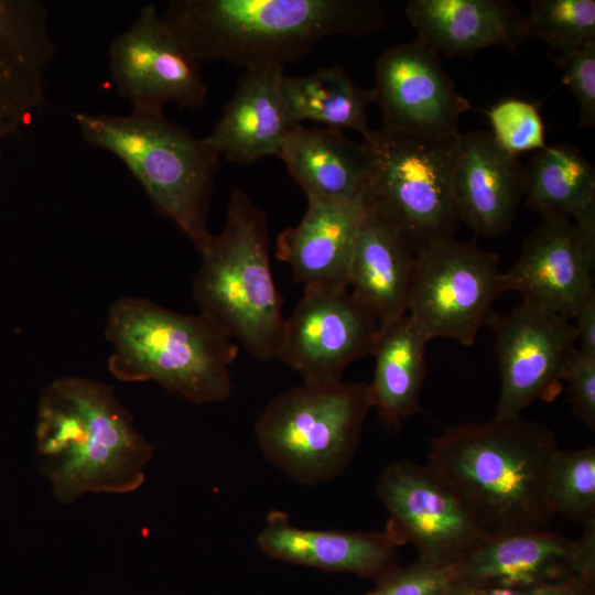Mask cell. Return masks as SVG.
Instances as JSON below:
<instances>
[{
  "label": "cell",
  "mask_w": 595,
  "mask_h": 595,
  "mask_svg": "<svg viewBox=\"0 0 595 595\" xmlns=\"http://www.w3.org/2000/svg\"><path fill=\"white\" fill-rule=\"evenodd\" d=\"M283 95L292 125L314 121L325 128L354 130L366 139L371 89L359 86L340 66L318 68L304 76H284Z\"/></svg>",
  "instance_id": "obj_27"
},
{
  "label": "cell",
  "mask_w": 595,
  "mask_h": 595,
  "mask_svg": "<svg viewBox=\"0 0 595 595\" xmlns=\"http://www.w3.org/2000/svg\"><path fill=\"white\" fill-rule=\"evenodd\" d=\"M454 186L459 220L477 235L499 237L512 227L523 197L524 167L489 132H459Z\"/></svg>",
  "instance_id": "obj_20"
},
{
  "label": "cell",
  "mask_w": 595,
  "mask_h": 595,
  "mask_svg": "<svg viewBox=\"0 0 595 595\" xmlns=\"http://www.w3.org/2000/svg\"><path fill=\"white\" fill-rule=\"evenodd\" d=\"M416 37L440 56H473L499 46L513 52L529 37L526 18L507 0H410Z\"/></svg>",
  "instance_id": "obj_22"
},
{
  "label": "cell",
  "mask_w": 595,
  "mask_h": 595,
  "mask_svg": "<svg viewBox=\"0 0 595 595\" xmlns=\"http://www.w3.org/2000/svg\"><path fill=\"white\" fill-rule=\"evenodd\" d=\"M455 584V563L433 564L418 559L376 581V586L365 595H445Z\"/></svg>",
  "instance_id": "obj_31"
},
{
  "label": "cell",
  "mask_w": 595,
  "mask_h": 595,
  "mask_svg": "<svg viewBox=\"0 0 595 595\" xmlns=\"http://www.w3.org/2000/svg\"><path fill=\"white\" fill-rule=\"evenodd\" d=\"M306 199L299 224L279 234L275 256L290 267L293 280L304 290L348 289L353 253L365 216L363 196Z\"/></svg>",
  "instance_id": "obj_18"
},
{
  "label": "cell",
  "mask_w": 595,
  "mask_h": 595,
  "mask_svg": "<svg viewBox=\"0 0 595 595\" xmlns=\"http://www.w3.org/2000/svg\"><path fill=\"white\" fill-rule=\"evenodd\" d=\"M548 497L555 512L583 524L595 520V447L558 448L548 473Z\"/></svg>",
  "instance_id": "obj_28"
},
{
  "label": "cell",
  "mask_w": 595,
  "mask_h": 595,
  "mask_svg": "<svg viewBox=\"0 0 595 595\" xmlns=\"http://www.w3.org/2000/svg\"><path fill=\"white\" fill-rule=\"evenodd\" d=\"M256 544L273 560L376 582L400 566L397 548L403 543L388 526L383 531L317 530L294 526L284 512L271 511Z\"/></svg>",
  "instance_id": "obj_17"
},
{
  "label": "cell",
  "mask_w": 595,
  "mask_h": 595,
  "mask_svg": "<svg viewBox=\"0 0 595 595\" xmlns=\"http://www.w3.org/2000/svg\"><path fill=\"white\" fill-rule=\"evenodd\" d=\"M456 584L524 587L573 577L595 581V520L577 540L547 529L485 538L455 563Z\"/></svg>",
  "instance_id": "obj_16"
},
{
  "label": "cell",
  "mask_w": 595,
  "mask_h": 595,
  "mask_svg": "<svg viewBox=\"0 0 595 595\" xmlns=\"http://www.w3.org/2000/svg\"><path fill=\"white\" fill-rule=\"evenodd\" d=\"M75 121L84 140L116 155L158 213L174 223L201 252L212 237L207 212L220 158L204 139L163 113L78 112Z\"/></svg>",
  "instance_id": "obj_6"
},
{
  "label": "cell",
  "mask_w": 595,
  "mask_h": 595,
  "mask_svg": "<svg viewBox=\"0 0 595 595\" xmlns=\"http://www.w3.org/2000/svg\"><path fill=\"white\" fill-rule=\"evenodd\" d=\"M152 455L153 446L110 386L61 377L42 388L35 458L61 502L71 504L87 493L138 489Z\"/></svg>",
  "instance_id": "obj_2"
},
{
  "label": "cell",
  "mask_w": 595,
  "mask_h": 595,
  "mask_svg": "<svg viewBox=\"0 0 595 595\" xmlns=\"http://www.w3.org/2000/svg\"><path fill=\"white\" fill-rule=\"evenodd\" d=\"M428 338L405 314L381 326L372 353L374 377L368 383L371 408L387 425L421 412L420 396L426 374Z\"/></svg>",
  "instance_id": "obj_25"
},
{
  "label": "cell",
  "mask_w": 595,
  "mask_h": 595,
  "mask_svg": "<svg viewBox=\"0 0 595 595\" xmlns=\"http://www.w3.org/2000/svg\"><path fill=\"white\" fill-rule=\"evenodd\" d=\"M524 18L529 36L541 39L555 53L595 41L594 0H531Z\"/></svg>",
  "instance_id": "obj_29"
},
{
  "label": "cell",
  "mask_w": 595,
  "mask_h": 595,
  "mask_svg": "<svg viewBox=\"0 0 595 595\" xmlns=\"http://www.w3.org/2000/svg\"><path fill=\"white\" fill-rule=\"evenodd\" d=\"M555 63L562 71V83L577 101L580 126L595 127V41L562 53H556Z\"/></svg>",
  "instance_id": "obj_32"
},
{
  "label": "cell",
  "mask_w": 595,
  "mask_h": 595,
  "mask_svg": "<svg viewBox=\"0 0 595 595\" xmlns=\"http://www.w3.org/2000/svg\"><path fill=\"white\" fill-rule=\"evenodd\" d=\"M105 334L112 346L108 369L121 381H154L198 404L231 394L238 344L199 313L125 296L110 306Z\"/></svg>",
  "instance_id": "obj_4"
},
{
  "label": "cell",
  "mask_w": 595,
  "mask_h": 595,
  "mask_svg": "<svg viewBox=\"0 0 595 595\" xmlns=\"http://www.w3.org/2000/svg\"><path fill=\"white\" fill-rule=\"evenodd\" d=\"M554 433L526 419L446 429L431 441L429 464L461 496L486 538L547 529L554 511L548 473Z\"/></svg>",
  "instance_id": "obj_1"
},
{
  "label": "cell",
  "mask_w": 595,
  "mask_h": 595,
  "mask_svg": "<svg viewBox=\"0 0 595 595\" xmlns=\"http://www.w3.org/2000/svg\"><path fill=\"white\" fill-rule=\"evenodd\" d=\"M573 318L578 351L595 358V296L587 300Z\"/></svg>",
  "instance_id": "obj_35"
},
{
  "label": "cell",
  "mask_w": 595,
  "mask_h": 595,
  "mask_svg": "<svg viewBox=\"0 0 595 595\" xmlns=\"http://www.w3.org/2000/svg\"><path fill=\"white\" fill-rule=\"evenodd\" d=\"M283 66L261 64L245 68L229 102L205 143L219 156L249 164L278 155L294 127L284 101Z\"/></svg>",
  "instance_id": "obj_21"
},
{
  "label": "cell",
  "mask_w": 595,
  "mask_h": 595,
  "mask_svg": "<svg viewBox=\"0 0 595 595\" xmlns=\"http://www.w3.org/2000/svg\"><path fill=\"white\" fill-rule=\"evenodd\" d=\"M445 595H595V581L573 577L556 583L524 587H473L455 584Z\"/></svg>",
  "instance_id": "obj_34"
},
{
  "label": "cell",
  "mask_w": 595,
  "mask_h": 595,
  "mask_svg": "<svg viewBox=\"0 0 595 595\" xmlns=\"http://www.w3.org/2000/svg\"><path fill=\"white\" fill-rule=\"evenodd\" d=\"M595 223L541 216L515 264L504 272L505 291L572 320L595 296Z\"/></svg>",
  "instance_id": "obj_15"
},
{
  "label": "cell",
  "mask_w": 595,
  "mask_h": 595,
  "mask_svg": "<svg viewBox=\"0 0 595 595\" xmlns=\"http://www.w3.org/2000/svg\"><path fill=\"white\" fill-rule=\"evenodd\" d=\"M109 69L132 112L161 115L166 104L195 109L206 100L199 63L154 4L143 7L130 26L112 40Z\"/></svg>",
  "instance_id": "obj_11"
},
{
  "label": "cell",
  "mask_w": 595,
  "mask_h": 595,
  "mask_svg": "<svg viewBox=\"0 0 595 595\" xmlns=\"http://www.w3.org/2000/svg\"><path fill=\"white\" fill-rule=\"evenodd\" d=\"M372 102L382 111L383 129L435 138L459 133L467 98L454 86L440 55L418 39L387 48L376 65Z\"/></svg>",
  "instance_id": "obj_14"
},
{
  "label": "cell",
  "mask_w": 595,
  "mask_h": 595,
  "mask_svg": "<svg viewBox=\"0 0 595 595\" xmlns=\"http://www.w3.org/2000/svg\"><path fill=\"white\" fill-rule=\"evenodd\" d=\"M370 409L368 383L303 381L266 404L253 432L270 464L295 483L315 486L349 466Z\"/></svg>",
  "instance_id": "obj_7"
},
{
  "label": "cell",
  "mask_w": 595,
  "mask_h": 595,
  "mask_svg": "<svg viewBox=\"0 0 595 595\" xmlns=\"http://www.w3.org/2000/svg\"><path fill=\"white\" fill-rule=\"evenodd\" d=\"M306 198L356 199L363 196L370 160L366 144L343 131L295 125L278 155Z\"/></svg>",
  "instance_id": "obj_23"
},
{
  "label": "cell",
  "mask_w": 595,
  "mask_h": 595,
  "mask_svg": "<svg viewBox=\"0 0 595 595\" xmlns=\"http://www.w3.org/2000/svg\"><path fill=\"white\" fill-rule=\"evenodd\" d=\"M198 62L284 65L321 39L386 28L374 0H174L161 14Z\"/></svg>",
  "instance_id": "obj_3"
},
{
  "label": "cell",
  "mask_w": 595,
  "mask_h": 595,
  "mask_svg": "<svg viewBox=\"0 0 595 595\" xmlns=\"http://www.w3.org/2000/svg\"><path fill=\"white\" fill-rule=\"evenodd\" d=\"M488 325L500 371L494 418H519L534 401L556 398L566 363L577 348L571 320L522 300L510 313L495 314Z\"/></svg>",
  "instance_id": "obj_12"
},
{
  "label": "cell",
  "mask_w": 595,
  "mask_h": 595,
  "mask_svg": "<svg viewBox=\"0 0 595 595\" xmlns=\"http://www.w3.org/2000/svg\"><path fill=\"white\" fill-rule=\"evenodd\" d=\"M491 136L506 152L518 156L522 152L548 147L545 127L539 105L520 98H506L487 111Z\"/></svg>",
  "instance_id": "obj_30"
},
{
  "label": "cell",
  "mask_w": 595,
  "mask_h": 595,
  "mask_svg": "<svg viewBox=\"0 0 595 595\" xmlns=\"http://www.w3.org/2000/svg\"><path fill=\"white\" fill-rule=\"evenodd\" d=\"M381 326L348 289L304 290L285 324L277 358L304 382H335L372 356Z\"/></svg>",
  "instance_id": "obj_13"
},
{
  "label": "cell",
  "mask_w": 595,
  "mask_h": 595,
  "mask_svg": "<svg viewBox=\"0 0 595 595\" xmlns=\"http://www.w3.org/2000/svg\"><path fill=\"white\" fill-rule=\"evenodd\" d=\"M456 137L381 128L364 139L370 160L365 208L415 252L453 238L461 223L454 186Z\"/></svg>",
  "instance_id": "obj_8"
},
{
  "label": "cell",
  "mask_w": 595,
  "mask_h": 595,
  "mask_svg": "<svg viewBox=\"0 0 595 595\" xmlns=\"http://www.w3.org/2000/svg\"><path fill=\"white\" fill-rule=\"evenodd\" d=\"M54 55L48 11L39 0H0V152L44 101Z\"/></svg>",
  "instance_id": "obj_19"
},
{
  "label": "cell",
  "mask_w": 595,
  "mask_h": 595,
  "mask_svg": "<svg viewBox=\"0 0 595 595\" xmlns=\"http://www.w3.org/2000/svg\"><path fill=\"white\" fill-rule=\"evenodd\" d=\"M563 380L569 385L572 412L589 430H595V358L574 349L570 356Z\"/></svg>",
  "instance_id": "obj_33"
},
{
  "label": "cell",
  "mask_w": 595,
  "mask_h": 595,
  "mask_svg": "<svg viewBox=\"0 0 595 595\" xmlns=\"http://www.w3.org/2000/svg\"><path fill=\"white\" fill-rule=\"evenodd\" d=\"M193 298L208 318L252 357L277 358L285 317L269 257L267 214L235 188L225 224L199 252Z\"/></svg>",
  "instance_id": "obj_5"
},
{
  "label": "cell",
  "mask_w": 595,
  "mask_h": 595,
  "mask_svg": "<svg viewBox=\"0 0 595 595\" xmlns=\"http://www.w3.org/2000/svg\"><path fill=\"white\" fill-rule=\"evenodd\" d=\"M415 251L392 228L368 213L356 240L348 291L383 326L407 314Z\"/></svg>",
  "instance_id": "obj_24"
},
{
  "label": "cell",
  "mask_w": 595,
  "mask_h": 595,
  "mask_svg": "<svg viewBox=\"0 0 595 595\" xmlns=\"http://www.w3.org/2000/svg\"><path fill=\"white\" fill-rule=\"evenodd\" d=\"M377 496L390 515L388 527L403 544H414L421 561L456 563L486 538L454 487L429 463H390Z\"/></svg>",
  "instance_id": "obj_10"
},
{
  "label": "cell",
  "mask_w": 595,
  "mask_h": 595,
  "mask_svg": "<svg viewBox=\"0 0 595 595\" xmlns=\"http://www.w3.org/2000/svg\"><path fill=\"white\" fill-rule=\"evenodd\" d=\"M523 167V198L530 210L576 224L595 221V167L577 147L548 145Z\"/></svg>",
  "instance_id": "obj_26"
},
{
  "label": "cell",
  "mask_w": 595,
  "mask_h": 595,
  "mask_svg": "<svg viewBox=\"0 0 595 595\" xmlns=\"http://www.w3.org/2000/svg\"><path fill=\"white\" fill-rule=\"evenodd\" d=\"M415 253L407 315L429 342L443 337L473 345L506 293L498 255L454 237Z\"/></svg>",
  "instance_id": "obj_9"
}]
</instances>
